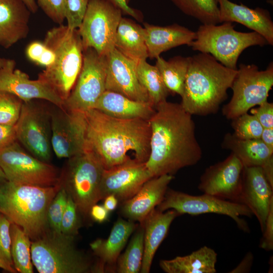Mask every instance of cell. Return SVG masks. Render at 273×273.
I'll return each mask as SVG.
<instances>
[{"label": "cell", "mask_w": 273, "mask_h": 273, "mask_svg": "<svg viewBox=\"0 0 273 273\" xmlns=\"http://www.w3.org/2000/svg\"><path fill=\"white\" fill-rule=\"evenodd\" d=\"M107 115L122 119L149 120L155 111L150 103L135 101L121 94L105 90L93 108Z\"/></svg>", "instance_id": "cell-27"}, {"label": "cell", "mask_w": 273, "mask_h": 273, "mask_svg": "<svg viewBox=\"0 0 273 273\" xmlns=\"http://www.w3.org/2000/svg\"><path fill=\"white\" fill-rule=\"evenodd\" d=\"M25 4L30 11L32 13H35L38 9V6L35 0H22Z\"/></svg>", "instance_id": "cell-53"}, {"label": "cell", "mask_w": 273, "mask_h": 273, "mask_svg": "<svg viewBox=\"0 0 273 273\" xmlns=\"http://www.w3.org/2000/svg\"><path fill=\"white\" fill-rule=\"evenodd\" d=\"M260 139L269 148L273 149V128H263Z\"/></svg>", "instance_id": "cell-51"}, {"label": "cell", "mask_w": 273, "mask_h": 273, "mask_svg": "<svg viewBox=\"0 0 273 273\" xmlns=\"http://www.w3.org/2000/svg\"><path fill=\"white\" fill-rule=\"evenodd\" d=\"M253 256L251 252L246 254L240 263L231 272H249L251 267Z\"/></svg>", "instance_id": "cell-49"}, {"label": "cell", "mask_w": 273, "mask_h": 273, "mask_svg": "<svg viewBox=\"0 0 273 273\" xmlns=\"http://www.w3.org/2000/svg\"><path fill=\"white\" fill-rule=\"evenodd\" d=\"M155 108L149 120L150 154L145 162L152 177L173 175L184 167L196 165L202 158V150L193 115L180 104L167 100Z\"/></svg>", "instance_id": "cell-1"}, {"label": "cell", "mask_w": 273, "mask_h": 273, "mask_svg": "<svg viewBox=\"0 0 273 273\" xmlns=\"http://www.w3.org/2000/svg\"><path fill=\"white\" fill-rule=\"evenodd\" d=\"M36 4L53 22L63 24L65 20V0H36Z\"/></svg>", "instance_id": "cell-42"}, {"label": "cell", "mask_w": 273, "mask_h": 273, "mask_svg": "<svg viewBox=\"0 0 273 273\" xmlns=\"http://www.w3.org/2000/svg\"><path fill=\"white\" fill-rule=\"evenodd\" d=\"M103 206L109 211L114 210L117 206L118 200L116 197L112 194L109 195L104 198Z\"/></svg>", "instance_id": "cell-52"}, {"label": "cell", "mask_w": 273, "mask_h": 273, "mask_svg": "<svg viewBox=\"0 0 273 273\" xmlns=\"http://www.w3.org/2000/svg\"><path fill=\"white\" fill-rule=\"evenodd\" d=\"M232 22L220 25L202 24L196 32V38L191 42L194 51L207 53L224 66L237 69V62L241 53L247 48L268 44L259 33L252 31H237Z\"/></svg>", "instance_id": "cell-6"}, {"label": "cell", "mask_w": 273, "mask_h": 273, "mask_svg": "<svg viewBox=\"0 0 273 273\" xmlns=\"http://www.w3.org/2000/svg\"><path fill=\"white\" fill-rule=\"evenodd\" d=\"M7 59L0 57V68H2L6 63Z\"/></svg>", "instance_id": "cell-56"}, {"label": "cell", "mask_w": 273, "mask_h": 273, "mask_svg": "<svg viewBox=\"0 0 273 273\" xmlns=\"http://www.w3.org/2000/svg\"><path fill=\"white\" fill-rule=\"evenodd\" d=\"M112 4L122 12V14L130 16L139 22L143 20L142 12L130 7L126 0H105Z\"/></svg>", "instance_id": "cell-46"}, {"label": "cell", "mask_w": 273, "mask_h": 273, "mask_svg": "<svg viewBox=\"0 0 273 273\" xmlns=\"http://www.w3.org/2000/svg\"><path fill=\"white\" fill-rule=\"evenodd\" d=\"M237 73V69L224 66L209 54L190 57L181 106L192 115L215 113L227 98Z\"/></svg>", "instance_id": "cell-3"}, {"label": "cell", "mask_w": 273, "mask_h": 273, "mask_svg": "<svg viewBox=\"0 0 273 273\" xmlns=\"http://www.w3.org/2000/svg\"><path fill=\"white\" fill-rule=\"evenodd\" d=\"M44 44L55 54L54 63L40 73L38 79L48 85L64 102L81 69L83 48L78 29L59 25L48 30Z\"/></svg>", "instance_id": "cell-5"}, {"label": "cell", "mask_w": 273, "mask_h": 273, "mask_svg": "<svg viewBox=\"0 0 273 273\" xmlns=\"http://www.w3.org/2000/svg\"><path fill=\"white\" fill-rule=\"evenodd\" d=\"M148 58L156 59L161 53L182 45L190 46L196 32L177 24L158 26L144 23Z\"/></svg>", "instance_id": "cell-25"}, {"label": "cell", "mask_w": 273, "mask_h": 273, "mask_svg": "<svg viewBox=\"0 0 273 273\" xmlns=\"http://www.w3.org/2000/svg\"><path fill=\"white\" fill-rule=\"evenodd\" d=\"M185 14L202 24L220 23L219 11L216 0H170Z\"/></svg>", "instance_id": "cell-34"}, {"label": "cell", "mask_w": 273, "mask_h": 273, "mask_svg": "<svg viewBox=\"0 0 273 273\" xmlns=\"http://www.w3.org/2000/svg\"><path fill=\"white\" fill-rule=\"evenodd\" d=\"M84 112L85 146L97 155L105 169L132 159L129 153L138 161H147L151 134L149 120L116 118L94 109Z\"/></svg>", "instance_id": "cell-2"}, {"label": "cell", "mask_w": 273, "mask_h": 273, "mask_svg": "<svg viewBox=\"0 0 273 273\" xmlns=\"http://www.w3.org/2000/svg\"><path fill=\"white\" fill-rule=\"evenodd\" d=\"M33 100L23 102L15 124L17 141L32 155L49 162L52 158L51 107Z\"/></svg>", "instance_id": "cell-12"}, {"label": "cell", "mask_w": 273, "mask_h": 273, "mask_svg": "<svg viewBox=\"0 0 273 273\" xmlns=\"http://www.w3.org/2000/svg\"><path fill=\"white\" fill-rule=\"evenodd\" d=\"M217 1V0H216Z\"/></svg>", "instance_id": "cell-58"}, {"label": "cell", "mask_w": 273, "mask_h": 273, "mask_svg": "<svg viewBox=\"0 0 273 273\" xmlns=\"http://www.w3.org/2000/svg\"><path fill=\"white\" fill-rule=\"evenodd\" d=\"M232 120L233 134L241 139H260L263 127L256 117L245 113Z\"/></svg>", "instance_id": "cell-36"}, {"label": "cell", "mask_w": 273, "mask_h": 273, "mask_svg": "<svg viewBox=\"0 0 273 273\" xmlns=\"http://www.w3.org/2000/svg\"><path fill=\"white\" fill-rule=\"evenodd\" d=\"M90 0H65V15L67 26L78 29L85 15Z\"/></svg>", "instance_id": "cell-39"}, {"label": "cell", "mask_w": 273, "mask_h": 273, "mask_svg": "<svg viewBox=\"0 0 273 273\" xmlns=\"http://www.w3.org/2000/svg\"><path fill=\"white\" fill-rule=\"evenodd\" d=\"M77 206L68 194V199L63 215L61 232L65 235L74 236L77 234L80 226Z\"/></svg>", "instance_id": "cell-40"}, {"label": "cell", "mask_w": 273, "mask_h": 273, "mask_svg": "<svg viewBox=\"0 0 273 273\" xmlns=\"http://www.w3.org/2000/svg\"><path fill=\"white\" fill-rule=\"evenodd\" d=\"M104 170L97 155L86 146L83 151L68 158L59 184L72 198L79 212L88 214L91 207L101 200L100 186Z\"/></svg>", "instance_id": "cell-8"}, {"label": "cell", "mask_w": 273, "mask_h": 273, "mask_svg": "<svg viewBox=\"0 0 273 273\" xmlns=\"http://www.w3.org/2000/svg\"><path fill=\"white\" fill-rule=\"evenodd\" d=\"M156 208L161 211L173 209L179 215H196L205 213L224 215L232 218L238 228L245 232H249L250 229L247 222L241 217H252L253 215L250 209L242 203L204 193L195 196L168 188L163 201Z\"/></svg>", "instance_id": "cell-10"}, {"label": "cell", "mask_w": 273, "mask_h": 273, "mask_svg": "<svg viewBox=\"0 0 273 273\" xmlns=\"http://www.w3.org/2000/svg\"><path fill=\"white\" fill-rule=\"evenodd\" d=\"M190 62V57L175 56L168 61L159 56L155 66L170 94L181 96Z\"/></svg>", "instance_id": "cell-31"}, {"label": "cell", "mask_w": 273, "mask_h": 273, "mask_svg": "<svg viewBox=\"0 0 273 273\" xmlns=\"http://www.w3.org/2000/svg\"><path fill=\"white\" fill-rule=\"evenodd\" d=\"M51 145L59 158H69L85 149L86 120L84 112L51 107Z\"/></svg>", "instance_id": "cell-15"}, {"label": "cell", "mask_w": 273, "mask_h": 273, "mask_svg": "<svg viewBox=\"0 0 273 273\" xmlns=\"http://www.w3.org/2000/svg\"><path fill=\"white\" fill-rule=\"evenodd\" d=\"M144 227H140L131 239L125 252L120 255L116 269L119 273L140 272L144 255Z\"/></svg>", "instance_id": "cell-35"}, {"label": "cell", "mask_w": 273, "mask_h": 273, "mask_svg": "<svg viewBox=\"0 0 273 273\" xmlns=\"http://www.w3.org/2000/svg\"><path fill=\"white\" fill-rule=\"evenodd\" d=\"M31 13L22 0H0V46L8 49L27 37Z\"/></svg>", "instance_id": "cell-23"}, {"label": "cell", "mask_w": 273, "mask_h": 273, "mask_svg": "<svg viewBox=\"0 0 273 273\" xmlns=\"http://www.w3.org/2000/svg\"><path fill=\"white\" fill-rule=\"evenodd\" d=\"M136 70L139 81L147 92L151 104L155 107L166 101L170 93L157 67L143 60L136 63Z\"/></svg>", "instance_id": "cell-32"}, {"label": "cell", "mask_w": 273, "mask_h": 273, "mask_svg": "<svg viewBox=\"0 0 273 273\" xmlns=\"http://www.w3.org/2000/svg\"><path fill=\"white\" fill-rule=\"evenodd\" d=\"M0 268L4 269L8 271H9L10 272L15 273L17 271L15 269V268L12 267L11 266H10L6 264H5L3 261H2L0 259Z\"/></svg>", "instance_id": "cell-54"}, {"label": "cell", "mask_w": 273, "mask_h": 273, "mask_svg": "<svg viewBox=\"0 0 273 273\" xmlns=\"http://www.w3.org/2000/svg\"><path fill=\"white\" fill-rule=\"evenodd\" d=\"M23 101L9 93L0 90V124L15 125Z\"/></svg>", "instance_id": "cell-37"}, {"label": "cell", "mask_w": 273, "mask_h": 273, "mask_svg": "<svg viewBox=\"0 0 273 273\" xmlns=\"http://www.w3.org/2000/svg\"><path fill=\"white\" fill-rule=\"evenodd\" d=\"M272 190L261 167H244L240 203L246 205L256 216L262 233L273 201Z\"/></svg>", "instance_id": "cell-20"}, {"label": "cell", "mask_w": 273, "mask_h": 273, "mask_svg": "<svg viewBox=\"0 0 273 273\" xmlns=\"http://www.w3.org/2000/svg\"><path fill=\"white\" fill-rule=\"evenodd\" d=\"M152 178L145 162L134 159L103 171L100 186L101 200L114 195L123 202L134 196Z\"/></svg>", "instance_id": "cell-17"}, {"label": "cell", "mask_w": 273, "mask_h": 273, "mask_svg": "<svg viewBox=\"0 0 273 273\" xmlns=\"http://www.w3.org/2000/svg\"><path fill=\"white\" fill-rule=\"evenodd\" d=\"M7 181L6 176L3 172L2 169L0 167V185Z\"/></svg>", "instance_id": "cell-55"}, {"label": "cell", "mask_w": 273, "mask_h": 273, "mask_svg": "<svg viewBox=\"0 0 273 273\" xmlns=\"http://www.w3.org/2000/svg\"><path fill=\"white\" fill-rule=\"evenodd\" d=\"M68 199V194L61 188L50 204L47 213V221L50 230L61 232V224Z\"/></svg>", "instance_id": "cell-38"}, {"label": "cell", "mask_w": 273, "mask_h": 273, "mask_svg": "<svg viewBox=\"0 0 273 273\" xmlns=\"http://www.w3.org/2000/svg\"><path fill=\"white\" fill-rule=\"evenodd\" d=\"M223 149L230 150L241 161L244 167L263 168L273 161V149L260 139H241L233 133L225 134L221 144Z\"/></svg>", "instance_id": "cell-28"}, {"label": "cell", "mask_w": 273, "mask_h": 273, "mask_svg": "<svg viewBox=\"0 0 273 273\" xmlns=\"http://www.w3.org/2000/svg\"><path fill=\"white\" fill-rule=\"evenodd\" d=\"M11 223L5 215L0 213V259L7 265L14 268L11 252Z\"/></svg>", "instance_id": "cell-41"}, {"label": "cell", "mask_w": 273, "mask_h": 273, "mask_svg": "<svg viewBox=\"0 0 273 273\" xmlns=\"http://www.w3.org/2000/svg\"><path fill=\"white\" fill-rule=\"evenodd\" d=\"M260 247L267 251L273 249V201L270 205Z\"/></svg>", "instance_id": "cell-44"}, {"label": "cell", "mask_w": 273, "mask_h": 273, "mask_svg": "<svg viewBox=\"0 0 273 273\" xmlns=\"http://www.w3.org/2000/svg\"><path fill=\"white\" fill-rule=\"evenodd\" d=\"M217 258V253L204 246L185 256L161 260L159 264L166 273H215Z\"/></svg>", "instance_id": "cell-30"}, {"label": "cell", "mask_w": 273, "mask_h": 273, "mask_svg": "<svg viewBox=\"0 0 273 273\" xmlns=\"http://www.w3.org/2000/svg\"><path fill=\"white\" fill-rule=\"evenodd\" d=\"M107 64V56L92 48L83 49L81 69L63 108L81 112L93 108L106 90Z\"/></svg>", "instance_id": "cell-14"}, {"label": "cell", "mask_w": 273, "mask_h": 273, "mask_svg": "<svg viewBox=\"0 0 273 273\" xmlns=\"http://www.w3.org/2000/svg\"><path fill=\"white\" fill-rule=\"evenodd\" d=\"M60 188L59 183L41 187L7 180L0 185V213L37 239L49 230L48 208Z\"/></svg>", "instance_id": "cell-4"}, {"label": "cell", "mask_w": 273, "mask_h": 273, "mask_svg": "<svg viewBox=\"0 0 273 273\" xmlns=\"http://www.w3.org/2000/svg\"><path fill=\"white\" fill-rule=\"evenodd\" d=\"M122 15L120 10L105 0H90L78 28L83 49L92 48L99 55L107 56L115 48Z\"/></svg>", "instance_id": "cell-11"}, {"label": "cell", "mask_w": 273, "mask_h": 273, "mask_svg": "<svg viewBox=\"0 0 273 273\" xmlns=\"http://www.w3.org/2000/svg\"><path fill=\"white\" fill-rule=\"evenodd\" d=\"M46 46L43 42L34 41L30 43L26 48V55L31 61L37 63Z\"/></svg>", "instance_id": "cell-47"}, {"label": "cell", "mask_w": 273, "mask_h": 273, "mask_svg": "<svg viewBox=\"0 0 273 273\" xmlns=\"http://www.w3.org/2000/svg\"><path fill=\"white\" fill-rule=\"evenodd\" d=\"M114 46L118 51L135 64L148 58L144 28L131 19L121 18Z\"/></svg>", "instance_id": "cell-29"}, {"label": "cell", "mask_w": 273, "mask_h": 273, "mask_svg": "<svg viewBox=\"0 0 273 273\" xmlns=\"http://www.w3.org/2000/svg\"><path fill=\"white\" fill-rule=\"evenodd\" d=\"M220 23L237 22L263 36L268 44L273 45V21L268 10L250 8L229 0H217Z\"/></svg>", "instance_id": "cell-22"}, {"label": "cell", "mask_w": 273, "mask_h": 273, "mask_svg": "<svg viewBox=\"0 0 273 273\" xmlns=\"http://www.w3.org/2000/svg\"><path fill=\"white\" fill-rule=\"evenodd\" d=\"M244 167L239 158L231 153L223 161L205 169L198 188L203 193L240 203Z\"/></svg>", "instance_id": "cell-16"}, {"label": "cell", "mask_w": 273, "mask_h": 273, "mask_svg": "<svg viewBox=\"0 0 273 273\" xmlns=\"http://www.w3.org/2000/svg\"><path fill=\"white\" fill-rule=\"evenodd\" d=\"M16 62L8 59L0 68V90L12 94L23 102L41 100L63 108V101L44 82L39 79L31 80L19 69H15Z\"/></svg>", "instance_id": "cell-18"}, {"label": "cell", "mask_w": 273, "mask_h": 273, "mask_svg": "<svg viewBox=\"0 0 273 273\" xmlns=\"http://www.w3.org/2000/svg\"><path fill=\"white\" fill-rule=\"evenodd\" d=\"M74 236L48 230L32 240V264L40 273L96 272L87 257L75 247Z\"/></svg>", "instance_id": "cell-7"}, {"label": "cell", "mask_w": 273, "mask_h": 273, "mask_svg": "<svg viewBox=\"0 0 273 273\" xmlns=\"http://www.w3.org/2000/svg\"><path fill=\"white\" fill-rule=\"evenodd\" d=\"M55 59V54L53 51L46 46V48L37 64L47 67L54 63Z\"/></svg>", "instance_id": "cell-50"}, {"label": "cell", "mask_w": 273, "mask_h": 273, "mask_svg": "<svg viewBox=\"0 0 273 273\" xmlns=\"http://www.w3.org/2000/svg\"><path fill=\"white\" fill-rule=\"evenodd\" d=\"M263 128H273V104L266 101L250 109Z\"/></svg>", "instance_id": "cell-43"}, {"label": "cell", "mask_w": 273, "mask_h": 273, "mask_svg": "<svg viewBox=\"0 0 273 273\" xmlns=\"http://www.w3.org/2000/svg\"><path fill=\"white\" fill-rule=\"evenodd\" d=\"M273 85V63L264 70L255 64H240L231 88V100L222 109L227 119H233L267 101Z\"/></svg>", "instance_id": "cell-9"}, {"label": "cell", "mask_w": 273, "mask_h": 273, "mask_svg": "<svg viewBox=\"0 0 273 273\" xmlns=\"http://www.w3.org/2000/svg\"><path fill=\"white\" fill-rule=\"evenodd\" d=\"M17 142L15 125L0 124V150Z\"/></svg>", "instance_id": "cell-45"}, {"label": "cell", "mask_w": 273, "mask_h": 273, "mask_svg": "<svg viewBox=\"0 0 273 273\" xmlns=\"http://www.w3.org/2000/svg\"><path fill=\"white\" fill-rule=\"evenodd\" d=\"M136 226L133 221L119 218L114 224L107 239H98L90 244L91 249L99 259L96 265L97 272H104L105 266L112 270Z\"/></svg>", "instance_id": "cell-24"}, {"label": "cell", "mask_w": 273, "mask_h": 273, "mask_svg": "<svg viewBox=\"0 0 273 273\" xmlns=\"http://www.w3.org/2000/svg\"><path fill=\"white\" fill-rule=\"evenodd\" d=\"M107 61L106 90L151 104L147 92L139 81L134 62L115 48L107 55Z\"/></svg>", "instance_id": "cell-19"}, {"label": "cell", "mask_w": 273, "mask_h": 273, "mask_svg": "<svg viewBox=\"0 0 273 273\" xmlns=\"http://www.w3.org/2000/svg\"><path fill=\"white\" fill-rule=\"evenodd\" d=\"M0 167L11 182L41 187L59 183L58 169L27 153L18 141L0 150Z\"/></svg>", "instance_id": "cell-13"}, {"label": "cell", "mask_w": 273, "mask_h": 273, "mask_svg": "<svg viewBox=\"0 0 273 273\" xmlns=\"http://www.w3.org/2000/svg\"><path fill=\"white\" fill-rule=\"evenodd\" d=\"M173 175H162L145 182L131 198L123 202L121 211L124 216L142 224L148 214L163 201Z\"/></svg>", "instance_id": "cell-21"}, {"label": "cell", "mask_w": 273, "mask_h": 273, "mask_svg": "<svg viewBox=\"0 0 273 273\" xmlns=\"http://www.w3.org/2000/svg\"><path fill=\"white\" fill-rule=\"evenodd\" d=\"M179 215L173 209L161 211L155 208L141 224L144 230L141 273L149 272L157 250L167 235L172 222Z\"/></svg>", "instance_id": "cell-26"}, {"label": "cell", "mask_w": 273, "mask_h": 273, "mask_svg": "<svg viewBox=\"0 0 273 273\" xmlns=\"http://www.w3.org/2000/svg\"><path fill=\"white\" fill-rule=\"evenodd\" d=\"M131 0H126V2L128 4Z\"/></svg>", "instance_id": "cell-57"}, {"label": "cell", "mask_w": 273, "mask_h": 273, "mask_svg": "<svg viewBox=\"0 0 273 273\" xmlns=\"http://www.w3.org/2000/svg\"><path fill=\"white\" fill-rule=\"evenodd\" d=\"M11 236V252L14 268L21 273H32L30 237L21 228L13 222Z\"/></svg>", "instance_id": "cell-33"}, {"label": "cell", "mask_w": 273, "mask_h": 273, "mask_svg": "<svg viewBox=\"0 0 273 273\" xmlns=\"http://www.w3.org/2000/svg\"><path fill=\"white\" fill-rule=\"evenodd\" d=\"M109 212L103 205L95 204L91 207L89 214L95 221L102 223L108 219Z\"/></svg>", "instance_id": "cell-48"}]
</instances>
